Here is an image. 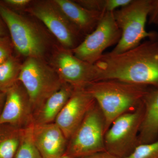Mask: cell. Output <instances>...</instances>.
<instances>
[{"label":"cell","instance_id":"1","mask_svg":"<svg viewBox=\"0 0 158 158\" xmlns=\"http://www.w3.org/2000/svg\"><path fill=\"white\" fill-rule=\"evenodd\" d=\"M94 64L96 81L113 79L158 88V37L122 53L104 54Z\"/></svg>","mask_w":158,"mask_h":158},{"label":"cell","instance_id":"2","mask_svg":"<svg viewBox=\"0 0 158 158\" xmlns=\"http://www.w3.org/2000/svg\"><path fill=\"white\" fill-rule=\"evenodd\" d=\"M13 11L0 1V17L9 31L14 48L27 58L48 61L57 44L42 23L30 15Z\"/></svg>","mask_w":158,"mask_h":158},{"label":"cell","instance_id":"3","mask_svg":"<svg viewBox=\"0 0 158 158\" xmlns=\"http://www.w3.org/2000/svg\"><path fill=\"white\" fill-rule=\"evenodd\" d=\"M152 88L112 79L92 82L85 90L103 114L106 133L116 118L138 109Z\"/></svg>","mask_w":158,"mask_h":158},{"label":"cell","instance_id":"4","mask_svg":"<svg viewBox=\"0 0 158 158\" xmlns=\"http://www.w3.org/2000/svg\"><path fill=\"white\" fill-rule=\"evenodd\" d=\"M152 2V0H133L127 6L113 11L122 34L120 40L110 53H122L137 46L144 38L158 37V33L147 32L145 29Z\"/></svg>","mask_w":158,"mask_h":158},{"label":"cell","instance_id":"5","mask_svg":"<svg viewBox=\"0 0 158 158\" xmlns=\"http://www.w3.org/2000/svg\"><path fill=\"white\" fill-rule=\"evenodd\" d=\"M18 81L27 93L34 113L64 83L47 60L38 58H26Z\"/></svg>","mask_w":158,"mask_h":158},{"label":"cell","instance_id":"6","mask_svg":"<svg viewBox=\"0 0 158 158\" xmlns=\"http://www.w3.org/2000/svg\"><path fill=\"white\" fill-rule=\"evenodd\" d=\"M24 11L40 22L63 48L72 51L85 39L54 0L32 1Z\"/></svg>","mask_w":158,"mask_h":158},{"label":"cell","instance_id":"7","mask_svg":"<svg viewBox=\"0 0 158 158\" xmlns=\"http://www.w3.org/2000/svg\"><path fill=\"white\" fill-rule=\"evenodd\" d=\"M104 116L96 103L69 139L65 153L73 158H81L106 151Z\"/></svg>","mask_w":158,"mask_h":158},{"label":"cell","instance_id":"8","mask_svg":"<svg viewBox=\"0 0 158 158\" xmlns=\"http://www.w3.org/2000/svg\"><path fill=\"white\" fill-rule=\"evenodd\" d=\"M143 102L133 112L113 122L105 135L106 151L120 158L130 155L138 145V135L143 119Z\"/></svg>","mask_w":158,"mask_h":158},{"label":"cell","instance_id":"9","mask_svg":"<svg viewBox=\"0 0 158 158\" xmlns=\"http://www.w3.org/2000/svg\"><path fill=\"white\" fill-rule=\"evenodd\" d=\"M62 81L75 90L85 89L97 79L98 69L95 64L79 59L72 51L57 44L48 59Z\"/></svg>","mask_w":158,"mask_h":158},{"label":"cell","instance_id":"10","mask_svg":"<svg viewBox=\"0 0 158 158\" xmlns=\"http://www.w3.org/2000/svg\"><path fill=\"white\" fill-rule=\"evenodd\" d=\"M113 12L105 13L95 30L88 34L77 47L72 51L79 59L94 64L106 49L117 44L122 32L114 19Z\"/></svg>","mask_w":158,"mask_h":158},{"label":"cell","instance_id":"11","mask_svg":"<svg viewBox=\"0 0 158 158\" xmlns=\"http://www.w3.org/2000/svg\"><path fill=\"white\" fill-rule=\"evenodd\" d=\"M33 114L27 93L18 81L6 91V102L0 115V126L10 124L24 128L33 123Z\"/></svg>","mask_w":158,"mask_h":158},{"label":"cell","instance_id":"12","mask_svg":"<svg viewBox=\"0 0 158 158\" xmlns=\"http://www.w3.org/2000/svg\"><path fill=\"white\" fill-rule=\"evenodd\" d=\"M95 103L85 89L74 90L55 121L68 141Z\"/></svg>","mask_w":158,"mask_h":158},{"label":"cell","instance_id":"13","mask_svg":"<svg viewBox=\"0 0 158 158\" xmlns=\"http://www.w3.org/2000/svg\"><path fill=\"white\" fill-rule=\"evenodd\" d=\"M33 138L42 158H59L65 153L68 140L55 122L33 123Z\"/></svg>","mask_w":158,"mask_h":158},{"label":"cell","instance_id":"14","mask_svg":"<svg viewBox=\"0 0 158 158\" xmlns=\"http://www.w3.org/2000/svg\"><path fill=\"white\" fill-rule=\"evenodd\" d=\"M54 1L71 22L85 37L95 30L105 14L86 9L75 0Z\"/></svg>","mask_w":158,"mask_h":158},{"label":"cell","instance_id":"15","mask_svg":"<svg viewBox=\"0 0 158 158\" xmlns=\"http://www.w3.org/2000/svg\"><path fill=\"white\" fill-rule=\"evenodd\" d=\"M144 113L138 135V145L158 139V88H152L143 100Z\"/></svg>","mask_w":158,"mask_h":158},{"label":"cell","instance_id":"16","mask_svg":"<svg viewBox=\"0 0 158 158\" xmlns=\"http://www.w3.org/2000/svg\"><path fill=\"white\" fill-rule=\"evenodd\" d=\"M75 89L71 85L63 83L61 88L49 97L33 114L34 124L54 123L62 108L72 95Z\"/></svg>","mask_w":158,"mask_h":158},{"label":"cell","instance_id":"17","mask_svg":"<svg viewBox=\"0 0 158 158\" xmlns=\"http://www.w3.org/2000/svg\"><path fill=\"white\" fill-rule=\"evenodd\" d=\"M22 64L13 55L0 65V90L6 92L18 81Z\"/></svg>","mask_w":158,"mask_h":158},{"label":"cell","instance_id":"18","mask_svg":"<svg viewBox=\"0 0 158 158\" xmlns=\"http://www.w3.org/2000/svg\"><path fill=\"white\" fill-rule=\"evenodd\" d=\"M86 9L101 13L113 12L127 6L133 0H75Z\"/></svg>","mask_w":158,"mask_h":158},{"label":"cell","instance_id":"19","mask_svg":"<svg viewBox=\"0 0 158 158\" xmlns=\"http://www.w3.org/2000/svg\"><path fill=\"white\" fill-rule=\"evenodd\" d=\"M33 124L22 130L19 148L14 158H42L34 144Z\"/></svg>","mask_w":158,"mask_h":158},{"label":"cell","instance_id":"20","mask_svg":"<svg viewBox=\"0 0 158 158\" xmlns=\"http://www.w3.org/2000/svg\"><path fill=\"white\" fill-rule=\"evenodd\" d=\"M23 128L0 140V158H14L19 148Z\"/></svg>","mask_w":158,"mask_h":158},{"label":"cell","instance_id":"21","mask_svg":"<svg viewBox=\"0 0 158 158\" xmlns=\"http://www.w3.org/2000/svg\"><path fill=\"white\" fill-rule=\"evenodd\" d=\"M125 158H158V139L152 143L138 145Z\"/></svg>","mask_w":158,"mask_h":158},{"label":"cell","instance_id":"22","mask_svg":"<svg viewBox=\"0 0 158 158\" xmlns=\"http://www.w3.org/2000/svg\"><path fill=\"white\" fill-rule=\"evenodd\" d=\"M14 48L9 36L0 37V65L13 56Z\"/></svg>","mask_w":158,"mask_h":158},{"label":"cell","instance_id":"23","mask_svg":"<svg viewBox=\"0 0 158 158\" xmlns=\"http://www.w3.org/2000/svg\"><path fill=\"white\" fill-rule=\"evenodd\" d=\"M5 6L15 11H24L32 2L31 0H3L1 1Z\"/></svg>","mask_w":158,"mask_h":158},{"label":"cell","instance_id":"24","mask_svg":"<svg viewBox=\"0 0 158 158\" xmlns=\"http://www.w3.org/2000/svg\"><path fill=\"white\" fill-rule=\"evenodd\" d=\"M148 17L149 24H156L158 21V0H152Z\"/></svg>","mask_w":158,"mask_h":158},{"label":"cell","instance_id":"25","mask_svg":"<svg viewBox=\"0 0 158 158\" xmlns=\"http://www.w3.org/2000/svg\"><path fill=\"white\" fill-rule=\"evenodd\" d=\"M81 158H120L106 151L102 152Z\"/></svg>","mask_w":158,"mask_h":158},{"label":"cell","instance_id":"26","mask_svg":"<svg viewBox=\"0 0 158 158\" xmlns=\"http://www.w3.org/2000/svg\"><path fill=\"white\" fill-rule=\"evenodd\" d=\"M7 30V28L6 25L0 17V37L8 36Z\"/></svg>","mask_w":158,"mask_h":158},{"label":"cell","instance_id":"27","mask_svg":"<svg viewBox=\"0 0 158 158\" xmlns=\"http://www.w3.org/2000/svg\"><path fill=\"white\" fill-rule=\"evenodd\" d=\"M6 96V92L0 90V102L2 101L4 98Z\"/></svg>","mask_w":158,"mask_h":158},{"label":"cell","instance_id":"28","mask_svg":"<svg viewBox=\"0 0 158 158\" xmlns=\"http://www.w3.org/2000/svg\"><path fill=\"white\" fill-rule=\"evenodd\" d=\"M59 158H72L71 157H70V156L66 154H64L63 155L61 156Z\"/></svg>","mask_w":158,"mask_h":158},{"label":"cell","instance_id":"29","mask_svg":"<svg viewBox=\"0 0 158 158\" xmlns=\"http://www.w3.org/2000/svg\"><path fill=\"white\" fill-rule=\"evenodd\" d=\"M155 24L158 25V21Z\"/></svg>","mask_w":158,"mask_h":158}]
</instances>
